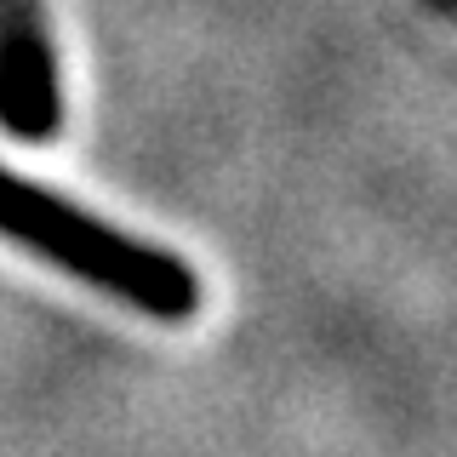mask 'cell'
<instances>
[{
    "instance_id": "1",
    "label": "cell",
    "mask_w": 457,
    "mask_h": 457,
    "mask_svg": "<svg viewBox=\"0 0 457 457\" xmlns=\"http://www.w3.org/2000/svg\"><path fill=\"white\" fill-rule=\"evenodd\" d=\"M0 235L149 320H195L200 314V275L183 257L120 235L114 223L69 206L63 195L18 178L12 166H0Z\"/></svg>"
},
{
    "instance_id": "2",
    "label": "cell",
    "mask_w": 457,
    "mask_h": 457,
    "mask_svg": "<svg viewBox=\"0 0 457 457\" xmlns=\"http://www.w3.org/2000/svg\"><path fill=\"white\" fill-rule=\"evenodd\" d=\"M0 126L23 143H46L63 126V92L40 0H0Z\"/></svg>"
}]
</instances>
